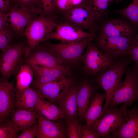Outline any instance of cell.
I'll return each instance as SVG.
<instances>
[{"label": "cell", "mask_w": 138, "mask_h": 138, "mask_svg": "<svg viewBox=\"0 0 138 138\" xmlns=\"http://www.w3.org/2000/svg\"><path fill=\"white\" fill-rule=\"evenodd\" d=\"M126 107L123 104L119 108L108 107L103 115L93 122L89 129L98 133L100 138H112V134L117 132L127 121Z\"/></svg>", "instance_id": "5b68a950"}, {"label": "cell", "mask_w": 138, "mask_h": 138, "mask_svg": "<svg viewBox=\"0 0 138 138\" xmlns=\"http://www.w3.org/2000/svg\"><path fill=\"white\" fill-rule=\"evenodd\" d=\"M8 12L9 23L17 37L21 36L28 24L38 15L27 9L14 6H11Z\"/></svg>", "instance_id": "5bb4252c"}, {"label": "cell", "mask_w": 138, "mask_h": 138, "mask_svg": "<svg viewBox=\"0 0 138 138\" xmlns=\"http://www.w3.org/2000/svg\"><path fill=\"white\" fill-rule=\"evenodd\" d=\"M127 55L132 62L138 65V33L135 35L128 50Z\"/></svg>", "instance_id": "d6a6232c"}, {"label": "cell", "mask_w": 138, "mask_h": 138, "mask_svg": "<svg viewBox=\"0 0 138 138\" xmlns=\"http://www.w3.org/2000/svg\"><path fill=\"white\" fill-rule=\"evenodd\" d=\"M34 73V79L31 84L32 87L48 82L57 81L68 76L69 69L50 68L39 65L31 66Z\"/></svg>", "instance_id": "9a60e30c"}, {"label": "cell", "mask_w": 138, "mask_h": 138, "mask_svg": "<svg viewBox=\"0 0 138 138\" xmlns=\"http://www.w3.org/2000/svg\"><path fill=\"white\" fill-rule=\"evenodd\" d=\"M96 35L95 33L85 32L73 25L59 20L55 30L46 40L52 39L61 41L75 42Z\"/></svg>", "instance_id": "7c38bea8"}, {"label": "cell", "mask_w": 138, "mask_h": 138, "mask_svg": "<svg viewBox=\"0 0 138 138\" xmlns=\"http://www.w3.org/2000/svg\"><path fill=\"white\" fill-rule=\"evenodd\" d=\"M83 0H72L74 6L78 5L81 3Z\"/></svg>", "instance_id": "f35d334b"}, {"label": "cell", "mask_w": 138, "mask_h": 138, "mask_svg": "<svg viewBox=\"0 0 138 138\" xmlns=\"http://www.w3.org/2000/svg\"><path fill=\"white\" fill-rule=\"evenodd\" d=\"M98 35L109 37L130 36L136 34L130 26L118 20L107 22L101 28L98 27Z\"/></svg>", "instance_id": "ffe728a7"}, {"label": "cell", "mask_w": 138, "mask_h": 138, "mask_svg": "<svg viewBox=\"0 0 138 138\" xmlns=\"http://www.w3.org/2000/svg\"><path fill=\"white\" fill-rule=\"evenodd\" d=\"M115 0H89L92 8L99 21L109 5Z\"/></svg>", "instance_id": "f546056e"}, {"label": "cell", "mask_w": 138, "mask_h": 138, "mask_svg": "<svg viewBox=\"0 0 138 138\" xmlns=\"http://www.w3.org/2000/svg\"><path fill=\"white\" fill-rule=\"evenodd\" d=\"M131 62L127 55L115 60L95 76L96 82L105 91L106 96L101 117L107 108L114 91L122 82V77Z\"/></svg>", "instance_id": "6da1fadb"}, {"label": "cell", "mask_w": 138, "mask_h": 138, "mask_svg": "<svg viewBox=\"0 0 138 138\" xmlns=\"http://www.w3.org/2000/svg\"><path fill=\"white\" fill-rule=\"evenodd\" d=\"M39 97L38 92L32 87L29 86L22 89H16L15 108L35 111Z\"/></svg>", "instance_id": "44dd1931"}, {"label": "cell", "mask_w": 138, "mask_h": 138, "mask_svg": "<svg viewBox=\"0 0 138 138\" xmlns=\"http://www.w3.org/2000/svg\"><path fill=\"white\" fill-rule=\"evenodd\" d=\"M38 129L37 120L34 124L18 135L16 138H34L36 137Z\"/></svg>", "instance_id": "836d02e7"}, {"label": "cell", "mask_w": 138, "mask_h": 138, "mask_svg": "<svg viewBox=\"0 0 138 138\" xmlns=\"http://www.w3.org/2000/svg\"><path fill=\"white\" fill-rule=\"evenodd\" d=\"M66 123L68 137L70 138H80L79 124L77 118L66 117Z\"/></svg>", "instance_id": "4dcf8cb0"}, {"label": "cell", "mask_w": 138, "mask_h": 138, "mask_svg": "<svg viewBox=\"0 0 138 138\" xmlns=\"http://www.w3.org/2000/svg\"><path fill=\"white\" fill-rule=\"evenodd\" d=\"M14 81L4 82L0 80V123L9 118L15 109L16 88Z\"/></svg>", "instance_id": "4fadbf2b"}, {"label": "cell", "mask_w": 138, "mask_h": 138, "mask_svg": "<svg viewBox=\"0 0 138 138\" xmlns=\"http://www.w3.org/2000/svg\"><path fill=\"white\" fill-rule=\"evenodd\" d=\"M59 20L75 26L82 30L96 33L99 21L93 11L89 0H83L80 4L60 14Z\"/></svg>", "instance_id": "277c9868"}, {"label": "cell", "mask_w": 138, "mask_h": 138, "mask_svg": "<svg viewBox=\"0 0 138 138\" xmlns=\"http://www.w3.org/2000/svg\"><path fill=\"white\" fill-rule=\"evenodd\" d=\"M21 130L9 118L0 123V138H16Z\"/></svg>", "instance_id": "484cf974"}, {"label": "cell", "mask_w": 138, "mask_h": 138, "mask_svg": "<svg viewBox=\"0 0 138 138\" xmlns=\"http://www.w3.org/2000/svg\"><path fill=\"white\" fill-rule=\"evenodd\" d=\"M128 18L135 27H138V0L133 2L125 8L114 11Z\"/></svg>", "instance_id": "4316f807"}, {"label": "cell", "mask_w": 138, "mask_h": 138, "mask_svg": "<svg viewBox=\"0 0 138 138\" xmlns=\"http://www.w3.org/2000/svg\"><path fill=\"white\" fill-rule=\"evenodd\" d=\"M106 98V94L102 92L96 93L92 97L83 118L89 128L93 122L100 117L103 103Z\"/></svg>", "instance_id": "603a6c76"}, {"label": "cell", "mask_w": 138, "mask_h": 138, "mask_svg": "<svg viewBox=\"0 0 138 138\" xmlns=\"http://www.w3.org/2000/svg\"><path fill=\"white\" fill-rule=\"evenodd\" d=\"M10 8V0H0V14L8 13Z\"/></svg>", "instance_id": "8d00e7d4"}, {"label": "cell", "mask_w": 138, "mask_h": 138, "mask_svg": "<svg viewBox=\"0 0 138 138\" xmlns=\"http://www.w3.org/2000/svg\"><path fill=\"white\" fill-rule=\"evenodd\" d=\"M116 60L100 50L92 42L81 58L84 73L88 76H95Z\"/></svg>", "instance_id": "ba28073f"}, {"label": "cell", "mask_w": 138, "mask_h": 138, "mask_svg": "<svg viewBox=\"0 0 138 138\" xmlns=\"http://www.w3.org/2000/svg\"><path fill=\"white\" fill-rule=\"evenodd\" d=\"M75 84L73 78L68 76L57 81L48 82L33 88L38 92L40 98L56 104L59 99Z\"/></svg>", "instance_id": "8fae6325"}, {"label": "cell", "mask_w": 138, "mask_h": 138, "mask_svg": "<svg viewBox=\"0 0 138 138\" xmlns=\"http://www.w3.org/2000/svg\"><path fill=\"white\" fill-rule=\"evenodd\" d=\"M41 115L35 111L16 109L10 116L11 119L23 131L35 123Z\"/></svg>", "instance_id": "cb8c5ba5"}, {"label": "cell", "mask_w": 138, "mask_h": 138, "mask_svg": "<svg viewBox=\"0 0 138 138\" xmlns=\"http://www.w3.org/2000/svg\"><path fill=\"white\" fill-rule=\"evenodd\" d=\"M135 35L109 37L96 35L95 43H92L102 52L117 60L127 55Z\"/></svg>", "instance_id": "9c48e42d"}, {"label": "cell", "mask_w": 138, "mask_h": 138, "mask_svg": "<svg viewBox=\"0 0 138 138\" xmlns=\"http://www.w3.org/2000/svg\"><path fill=\"white\" fill-rule=\"evenodd\" d=\"M37 138H64L66 135L62 125L58 121L49 119L42 115L37 119Z\"/></svg>", "instance_id": "2e32d148"}, {"label": "cell", "mask_w": 138, "mask_h": 138, "mask_svg": "<svg viewBox=\"0 0 138 138\" xmlns=\"http://www.w3.org/2000/svg\"><path fill=\"white\" fill-rule=\"evenodd\" d=\"M28 44L23 41L12 42L3 52L0 57V80L7 82L10 77L17 74L23 62L22 56L26 53Z\"/></svg>", "instance_id": "52a82bcc"}, {"label": "cell", "mask_w": 138, "mask_h": 138, "mask_svg": "<svg viewBox=\"0 0 138 138\" xmlns=\"http://www.w3.org/2000/svg\"><path fill=\"white\" fill-rule=\"evenodd\" d=\"M58 17L57 16L41 14L31 20L21 36L26 37L28 44V48L24 56L36 45L47 40L55 29L59 21Z\"/></svg>", "instance_id": "7a4b0ae2"}, {"label": "cell", "mask_w": 138, "mask_h": 138, "mask_svg": "<svg viewBox=\"0 0 138 138\" xmlns=\"http://www.w3.org/2000/svg\"><path fill=\"white\" fill-rule=\"evenodd\" d=\"M56 5L58 16L60 14L68 10L74 6L72 0H56Z\"/></svg>", "instance_id": "d590c367"}, {"label": "cell", "mask_w": 138, "mask_h": 138, "mask_svg": "<svg viewBox=\"0 0 138 138\" xmlns=\"http://www.w3.org/2000/svg\"><path fill=\"white\" fill-rule=\"evenodd\" d=\"M126 122L117 132L112 134V138H138V109L132 108L126 109Z\"/></svg>", "instance_id": "d6986e66"}, {"label": "cell", "mask_w": 138, "mask_h": 138, "mask_svg": "<svg viewBox=\"0 0 138 138\" xmlns=\"http://www.w3.org/2000/svg\"><path fill=\"white\" fill-rule=\"evenodd\" d=\"M40 7L44 13L53 16L58 15L56 0H38Z\"/></svg>", "instance_id": "1f68e13d"}, {"label": "cell", "mask_w": 138, "mask_h": 138, "mask_svg": "<svg viewBox=\"0 0 138 138\" xmlns=\"http://www.w3.org/2000/svg\"><path fill=\"white\" fill-rule=\"evenodd\" d=\"M80 138H99V135L97 132L92 131L87 125L79 124Z\"/></svg>", "instance_id": "e575fe53"}, {"label": "cell", "mask_w": 138, "mask_h": 138, "mask_svg": "<svg viewBox=\"0 0 138 138\" xmlns=\"http://www.w3.org/2000/svg\"><path fill=\"white\" fill-rule=\"evenodd\" d=\"M9 13L0 14V29L8 25Z\"/></svg>", "instance_id": "74e56055"}, {"label": "cell", "mask_w": 138, "mask_h": 138, "mask_svg": "<svg viewBox=\"0 0 138 138\" xmlns=\"http://www.w3.org/2000/svg\"><path fill=\"white\" fill-rule=\"evenodd\" d=\"M98 88L90 83L87 76L80 84L77 95V102L78 117L80 120H83L84 114Z\"/></svg>", "instance_id": "e0dca14e"}, {"label": "cell", "mask_w": 138, "mask_h": 138, "mask_svg": "<svg viewBox=\"0 0 138 138\" xmlns=\"http://www.w3.org/2000/svg\"><path fill=\"white\" fill-rule=\"evenodd\" d=\"M35 111L49 119L56 121L66 118V117L64 111L55 104L40 97Z\"/></svg>", "instance_id": "7402d4cb"}, {"label": "cell", "mask_w": 138, "mask_h": 138, "mask_svg": "<svg viewBox=\"0 0 138 138\" xmlns=\"http://www.w3.org/2000/svg\"><path fill=\"white\" fill-rule=\"evenodd\" d=\"M16 34L9 24L0 29V49L4 51L12 43Z\"/></svg>", "instance_id": "83f0119b"}, {"label": "cell", "mask_w": 138, "mask_h": 138, "mask_svg": "<svg viewBox=\"0 0 138 138\" xmlns=\"http://www.w3.org/2000/svg\"><path fill=\"white\" fill-rule=\"evenodd\" d=\"M95 36L77 42L61 41L57 44L52 43L47 40L41 42V44L51 53L61 60L68 68V66H74L81 61L85 49L93 41Z\"/></svg>", "instance_id": "3957f363"}, {"label": "cell", "mask_w": 138, "mask_h": 138, "mask_svg": "<svg viewBox=\"0 0 138 138\" xmlns=\"http://www.w3.org/2000/svg\"><path fill=\"white\" fill-rule=\"evenodd\" d=\"M10 2L11 6L24 8L38 14L44 13L38 0H10Z\"/></svg>", "instance_id": "f1b7e54d"}, {"label": "cell", "mask_w": 138, "mask_h": 138, "mask_svg": "<svg viewBox=\"0 0 138 138\" xmlns=\"http://www.w3.org/2000/svg\"><path fill=\"white\" fill-rule=\"evenodd\" d=\"M33 71L31 66L24 62L17 73L16 89H22L30 86L33 82Z\"/></svg>", "instance_id": "d4e9b609"}, {"label": "cell", "mask_w": 138, "mask_h": 138, "mask_svg": "<svg viewBox=\"0 0 138 138\" xmlns=\"http://www.w3.org/2000/svg\"><path fill=\"white\" fill-rule=\"evenodd\" d=\"M29 65L69 69L61 60L51 53L42 44L36 45L24 57L23 62Z\"/></svg>", "instance_id": "30bf717a"}, {"label": "cell", "mask_w": 138, "mask_h": 138, "mask_svg": "<svg viewBox=\"0 0 138 138\" xmlns=\"http://www.w3.org/2000/svg\"><path fill=\"white\" fill-rule=\"evenodd\" d=\"M135 108H136L138 109V105H136L135 107Z\"/></svg>", "instance_id": "ab89813d"}, {"label": "cell", "mask_w": 138, "mask_h": 138, "mask_svg": "<svg viewBox=\"0 0 138 138\" xmlns=\"http://www.w3.org/2000/svg\"><path fill=\"white\" fill-rule=\"evenodd\" d=\"M125 79L114 90L108 107L123 103L127 106L138 101V65L134 64L126 68Z\"/></svg>", "instance_id": "8992f818"}, {"label": "cell", "mask_w": 138, "mask_h": 138, "mask_svg": "<svg viewBox=\"0 0 138 138\" xmlns=\"http://www.w3.org/2000/svg\"><path fill=\"white\" fill-rule=\"evenodd\" d=\"M80 84H75L59 98L56 104L71 118L78 117L77 97Z\"/></svg>", "instance_id": "ac0fdd59"}]
</instances>
